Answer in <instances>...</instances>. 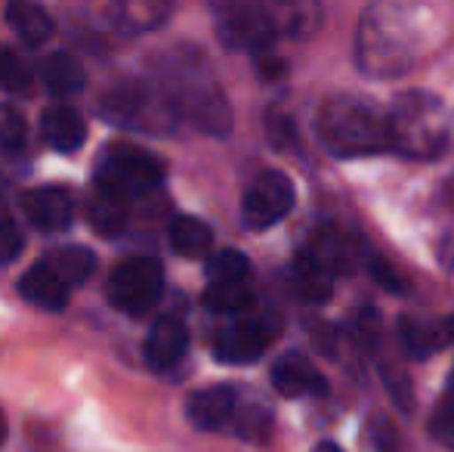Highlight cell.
<instances>
[{"instance_id": "obj_31", "label": "cell", "mask_w": 454, "mask_h": 452, "mask_svg": "<svg viewBox=\"0 0 454 452\" xmlns=\"http://www.w3.org/2000/svg\"><path fill=\"white\" fill-rule=\"evenodd\" d=\"M371 276H374L377 282L383 285V289H389V291H402V282L393 276V266H387L380 258H374V260H371Z\"/></svg>"}, {"instance_id": "obj_4", "label": "cell", "mask_w": 454, "mask_h": 452, "mask_svg": "<svg viewBox=\"0 0 454 452\" xmlns=\"http://www.w3.org/2000/svg\"><path fill=\"white\" fill-rule=\"evenodd\" d=\"M161 180L164 164L155 155L137 149V146H114L99 162L96 189H106V193L118 195L121 202H130L161 186Z\"/></svg>"}, {"instance_id": "obj_34", "label": "cell", "mask_w": 454, "mask_h": 452, "mask_svg": "<svg viewBox=\"0 0 454 452\" xmlns=\"http://www.w3.org/2000/svg\"><path fill=\"white\" fill-rule=\"evenodd\" d=\"M4 440H6V422H4V416H0V447H4Z\"/></svg>"}, {"instance_id": "obj_28", "label": "cell", "mask_w": 454, "mask_h": 452, "mask_svg": "<svg viewBox=\"0 0 454 452\" xmlns=\"http://www.w3.org/2000/svg\"><path fill=\"white\" fill-rule=\"evenodd\" d=\"M430 434L436 437L449 452H454V397H449L436 412H433Z\"/></svg>"}, {"instance_id": "obj_21", "label": "cell", "mask_w": 454, "mask_h": 452, "mask_svg": "<svg viewBox=\"0 0 454 452\" xmlns=\"http://www.w3.org/2000/svg\"><path fill=\"white\" fill-rule=\"evenodd\" d=\"M399 335H402V344L411 356L418 360H427L433 356L436 350H442V344L449 341V332H445V322L442 326H430V322H420V320H402L399 322Z\"/></svg>"}, {"instance_id": "obj_9", "label": "cell", "mask_w": 454, "mask_h": 452, "mask_svg": "<svg viewBox=\"0 0 454 452\" xmlns=\"http://www.w3.org/2000/svg\"><path fill=\"white\" fill-rule=\"evenodd\" d=\"M272 385L281 397H291V400H300V397H322L328 391V381L325 375L312 366L309 356L297 353H285L278 362L272 366Z\"/></svg>"}, {"instance_id": "obj_12", "label": "cell", "mask_w": 454, "mask_h": 452, "mask_svg": "<svg viewBox=\"0 0 454 452\" xmlns=\"http://www.w3.org/2000/svg\"><path fill=\"white\" fill-rule=\"evenodd\" d=\"M189 350V329L176 316H161L152 322L149 335H145V362L155 372H168L185 356Z\"/></svg>"}, {"instance_id": "obj_14", "label": "cell", "mask_w": 454, "mask_h": 452, "mask_svg": "<svg viewBox=\"0 0 454 452\" xmlns=\"http://www.w3.org/2000/svg\"><path fill=\"white\" fill-rule=\"evenodd\" d=\"M41 133L47 139L50 149L62 152V155H72L74 149H81L87 139V124L72 106H50L41 115Z\"/></svg>"}, {"instance_id": "obj_8", "label": "cell", "mask_w": 454, "mask_h": 452, "mask_svg": "<svg viewBox=\"0 0 454 452\" xmlns=\"http://www.w3.org/2000/svg\"><path fill=\"white\" fill-rule=\"evenodd\" d=\"M278 329L270 320H260V316H239L235 322L220 329L214 341V356L229 366H245L263 356V350L270 347Z\"/></svg>"}, {"instance_id": "obj_29", "label": "cell", "mask_w": 454, "mask_h": 452, "mask_svg": "<svg viewBox=\"0 0 454 452\" xmlns=\"http://www.w3.org/2000/svg\"><path fill=\"white\" fill-rule=\"evenodd\" d=\"M22 229L12 224L10 218H0V264H10L22 254Z\"/></svg>"}, {"instance_id": "obj_20", "label": "cell", "mask_w": 454, "mask_h": 452, "mask_svg": "<svg viewBox=\"0 0 454 452\" xmlns=\"http://www.w3.org/2000/svg\"><path fill=\"white\" fill-rule=\"evenodd\" d=\"M43 260L53 266V273L68 285V289H72V285L87 282V279L93 276V270H96V254L90 251V248H84V245H66V248H59V251L50 254V258H43Z\"/></svg>"}, {"instance_id": "obj_7", "label": "cell", "mask_w": 454, "mask_h": 452, "mask_svg": "<svg viewBox=\"0 0 454 452\" xmlns=\"http://www.w3.org/2000/svg\"><path fill=\"white\" fill-rule=\"evenodd\" d=\"M294 208V183L281 170H263L257 180L247 186L241 202V224L254 233L270 229Z\"/></svg>"}, {"instance_id": "obj_35", "label": "cell", "mask_w": 454, "mask_h": 452, "mask_svg": "<svg viewBox=\"0 0 454 452\" xmlns=\"http://www.w3.org/2000/svg\"><path fill=\"white\" fill-rule=\"evenodd\" d=\"M449 199L454 202V177H451V180H449Z\"/></svg>"}, {"instance_id": "obj_13", "label": "cell", "mask_w": 454, "mask_h": 452, "mask_svg": "<svg viewBox=\"0 0 454 452\" xmlns=\"http://www.w3.org/2000/svg\"><path fill=\"white\" fill-rule=\"evenodd\" d=\"M235 416V387L214 385L201 387L185 400V418L198 431H216Z\"/></svg>"}, {"instance_id": "obj_3", "label": "cell", "mask_w": 454, "mask_h": 452, "mask_svg": "<svg viewBox=\"0 0 454 452\" xmlns=\"http://www.w3.org/2000/svg\"><path fill=\"white\" fill-rule=\"evenodd\" d=\"M408 10L393 4L371 6L356 35V62L371 78H399L414 59Z\"/></svg>"}, {"instance_id": "obj_1", "label": "cell", "mask_w": 454, "mask_h": 452, "mask_svg": "<svg viewBox=\"0 0 454 452\" xmlns=\"http://www.w3.org/2000/svg\"><path fill=\"white\" fill-rule=\"evenodd\" d=\"M389 149L405 158L430 162L439 158L451 143V112L439 97L427 91H408L395 97L387 112Z\"/></svg>"}, {"instance_id": "obj_6", "label": "cell", "mask_w": 454, "mask_h": 452, "mask_svg": "<svg viewBox=\"0 0 454 452\" xmlns=\"http://www.w3.org/2000/svg\"><path fill=\"white\" fill-rule=\"evenodd\" d=\"M216 31L229 50L260 53L275 41L278 22L272 10L260 4H220L216 6Z\"/></svg>"}, {"instance_id": "obj_22", "label": "cell", "mask_w": 454, "mask_h": 452, "mask_svg": "<svg viewBox=\"0 0 454 452\" xmlns=\"http://www.w3.org/2000/svg\"><path fill=\"white\" fill-rule=\"evenodd\" d=\"M90 224H93L96 233H102V235L121 233L127 224V202H121L118 195L106 193V189H93Z\"/></svg>"}, {"instance_id": "obj_19", "label": "cell", "mask_w": 454, "mask_h": 452, "mask_svg": "<svg viewBox=\"0 0 454 452\" xmlns=\"http://www.w3.org/2000/svg\"><path fill=\"white\" fill-rule=\"evenodd\" d=\"M214 245V229L204 224L201 218H189V214H180V218L170 220V248H174L180 258H204Z\"/></svg>"}, {"instance_id": "obj_25", "label": "cell", "mask_w": 454, "mask_h": 452, "mask_svg": "<svg viewBox=\"0 0 454 452\" xmlns=\"http://www.w3.org/2000/svg\"><path fill=\"white\" fill-rule=\"evenodd\" d=\"M143 99H145L143 87H137V84H118L114 91L106 93V99H102L99 112L106 115V118H112V121H127L133 112L139 109V106H143Z\"/></svg>"}, {"instance_id": "obj_2", "label": "cell", "mask_w": 454, "mask_h": 452, "mask_svg": "<svg viewBox=\"0 0 454 452\" xmlns=\"http://www.w3.org/2000/svg\"><path fill=\"white\" fill-rule=\"evenodd\" d=\"M316 131L337 158H362L389 149L387 112L359 97H334L318 109Z\"/></svg>"}, {"instance_id": "obj_10", "label": "cell", "mask_w": 454, "mask_h": 452, "mask_svg": "<svg viewBox=\"0 0 454 452\" xmlns=\"http://www.w3.org/2000/svg\"><path fill=\"white\" fill-rule=\"evenodd\" d=\"M22 211L28 224H35L43 233H62L72 226L74 205L68 189L62 186H37L22 199Z\"/></svg>"}, {"instance_id": "obj_11", "label": "cell", "mask_w": 454, "mask_h": 452, "mask_svg": "<svg viewBox=\"0 0 454 452\" xmlns=\"http://www.w3.org/2000/svg\"><path fill=\"white\" fill-rule=\"evenodd\" d=\"M300 254H306L309 260H316L322 270H328L331 276H343L356 266L359 260V245L353 235H347L337 226H325L306 242V248Z\"/></svg>"}, {"instance_id": "obj_24", "label": "cell", "mask_w": 454, "mask_h": 452, "mask_svg": "<svg viewBox=\"0 0 454 452\" xmlns=\"http://www.w3.org/2000/svg\"><path fill=\"white\" fill-rule=\"evenodd\" d=\"M254 304V295L247 289V282L239 285H207L204 291V307L214 310V313H245Z\"/></svg>"}, {"instance_id": "obj_33", "label": "cell", "mask_w": 454, "mask_h": 452, "mask_svg": "<svg viewBox=\"0 0 454 452\" xmlns=\"http://www.w3.org/2000/svg\"><path fill=\"white\" fill-rule=\"evenodd\" d=\"M445 332H449V341H454V316L445 320Z\"/></svg>"}, {"instance_id": "obj_18", "label": "cell", "mask_w": 454, "mask_h": 452, "mask_svg": "<svg viewBox=\"0 0 454 452\" xmlns=\"http://www.w3.org/2000/svg\"><path fill=\"white\" fill-rule=\"evenodd\" d=\"M37 75H41L43 87L56 97H68V93L81 91L84 87V72H81L78 59L62 50H53L47 53L41 62H37Z\"/></svg>"}, {"instance_id": "obj_30", "label": "cell", "mask_w": 454, "mask_h": 452, "mask_svg": "<svg viewBox=\"0 0 454 452\" xmlns=\"http://www.w3.org/2000/svg\"><path fill=\"white\" fill-rule=\"evenodd\" d=\"M368 440L377 452H399V434H395L393 424L383 422V418H374V422H371Z\"/></svg>"}, {"instance_id": "obj_15", "label": "cell", "mask_w": 454, "mask_h": 452, "mask_svg": "<svg viewBox=\"0 0 454 452\" xmlns=\"http://www.w3.org/2000/svg\"><path fill=\"white\" fill-rule=\"evenodd\" d=\"M68 291H72V289H68V285L56 276L53 266H50L47 260H37V264L31 266L22 279H19V295H22L28 304H35V307L50 310V313L66 307Z\"/></svg>"}, {"instance_id": "obj_26", "label": "cell", "mask_w": 454, "mask_h": 452, "mask_svg": "<svg viewBox=\"0 0 454 452\" xmlns=\"http://www.w3.org/2000/svg\"><path fill=\"white\" fill-rule=\"evenodd\" d=\"M0 87L12 93H25L31 87V72L22 56L10 47H0Z\"/></svg>"}, {"instance_id": "obj_23", "label": "cell", "mask_w": 454, "mask_h": 452, "mask_svg": "<svg viewBox=\"0 0 454 452\" xmlns=\"http://www.w3.org/2000/svg\"><path fill=\"white\" fill-rule=\"evenodd\" d=\"M247 273H251V264L241 251L235 248H223V251L210 254L207 260V279L210 285H239L247 282Z\"/></svg>"}, {"instance_id": "obj_5", "label": "cell", "mask_w": 454, "mask_h": 452, "mask_svg": "<svg viewBox=\"0 0 454 452\" xmlns=\"http://www.w3.org/2000/svg\"><path fill=\"white\" fill-rule=\"evenodd\" d=\"M164 291V270L155 258H127L108 276V301L121 313L145 316Z\"/></svg>"}, {"instance_id": "obj_36", "label": "cell", "mask_w": 454, "mask_h": 452, "mask_svg": "<svg viewBox=\"0 0 454 452\" xmlns=\"http://www.w3.org/2000/svg\"><path fill=\"white\" fill-rule=\"evenodd\" d=\"M451 397H454V375H451Z\"/></svg>"}, {"instance_id": "obj_32", "label": "cell", "mask_w": 454, "mask_h": 452, "mask_svg": "<svg viewBox=\"0 0 454 452\" xmlns=\"http://www.w3.org/2000/svg\"><path fill=\"white\" fill-rule=\"evenodd\" d=\"M312 452H343V449L337 447V443H328V440H325V443H318V447L312 449Z\"/></svg>"}, {"instance_id": "obj_17", "label": "cell", "mask_w": 454, "mask_h": 452, "mask_svg": "<svg viewBox=\"0 0 454 452\" xmlns=\"http://www.w3.org/2000/svg\"><path fill=\"white\" fill-rule=\"evenodd\" d=\"M287 282H291L294 295L300 297L303 304H325L334 291V276L328 270L309 260L306 254H297L287 270Z\"/></svg>"}, {"instance_id": "obj_27", "label": "cell", "mask_w": 454, "mask_h": 452, "mask_svg": "<svg viewBox=\"0 0 454 452\" xmlns=\"http://www.w3.org/2000/svg\"><path fill=\"white\" fill-rule=\"evenodd\" d=\"M25 133H28V124H25L22 112L16 106H0V143L6 149H22Z\"/></svg>"}, {"instance_id": "obj_16", "label": "cell", "mask_w": 454, "mask_h": 452, "mask_svg": "<svg viewBox=\"0 0 454 452\" xmlns=\"http://www.w3.org/2000/svg\"><path fill=\"white\" fill-rule=\"evenodd\" d=\"M6 22L28 47H43L56 35L53 16L41 4H28V0H16L6 6Z\"/></svg>"}]
</instances>
